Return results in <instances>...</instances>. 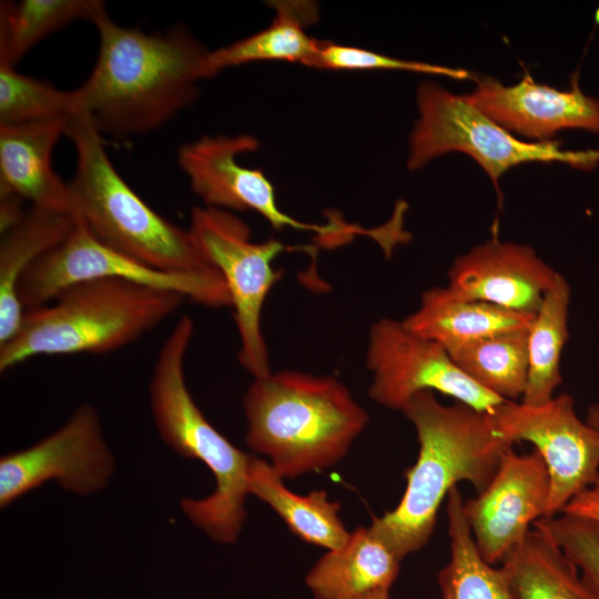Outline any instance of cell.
<instances>
[{"instance_id": "obj_1", "label": "cell", "mask_w": 599, "mask_h": 599, "mask_svg": "<svg viewBox=\"0 0 599 599\" xmlns=\"http://www.w3.org/2000/svg\"><path fill=\"white\" fill-rule=\"evenodd\" d=\"M92 23L98 60L74 93L77 113L101 135L148 133L195 101L207 50L187 31L146 34L118 26L105 10Z\"/></svg>"}, {"instance_id": "obj_2", "label": "cell", "mask_w": 599, "mask_h": 599, "mask_svg": "<svg viewBox=\"0 0 599 599\" xmlns=\"http://www.w3.org/2000/svg\"><path fill=\"white\" fill-rule=\"evenodd\" d=\"M402 412L416 429L418 458L405 470L398 505L369 527L399 560L428 542L445 496L459 481L483 491L514 445L498 432L493 414L459 402L443 405L433 392L416 394Z\"/></svg>"}, {"instance_id": "obj_3", "label": "cell", "mask_w": 599, "mask_h": 599, "mask_svg": "<svg viewBox=\"0 0 599 599\" xmlns=\"http://www.w3.org/2000/svg\"><path fill=\"white\" fill-rule=\"evenodd\" d=\"M243 408L247 446L283 478L334 466L369 422L337 378L290 369L254 378Z\"/></svg>"}, {"instance_id": "obj_4", "label": "cell", "mask_w": 599, "mask_h": 599, "mask_svg": "<svg viewBox=\"0 0 599 599\" xmlns=\"http://www.w3.org/2000/svg\"><path fill=\"white\" fill-rule=\"evenodd\" d=\"M185 298L119 278H95L27 309L17 334L0 345V372L41 355L106 354L151 332Z\"/></svg>"}, {"instance_id": "obj_5", "label": "cell", "mask_w": 599, "mask_h": 599, "mask_svg": "<svg viewBox=\"0 0 599 599\" xmlns=\"http://www.w3.org/2000/svg\"><path fill=\"white\" fill-rule=\"evenodd\" d=\"M193 334V319L183 315L162 343L149 386L151 409L163 441L181 456L203 461L216 480L209 497L184 498L183 511L214 541L232 544L246 518L244 505L253 456L215 429L189 392L184 364Z\"/></svg>"}, {"instance_id": "obj_6", "label": "cell", "mask_w": 599, "mask_h": 599, "mask_svg": "<svg viewBox=\"0 0 599 599\" xmlns=\"http://www.w3.org/2000/svg\"><path fill=\"white\" fill-rule=\"evenodd\" d=\"M65 134L77 153L75 171L68 183L74 217L100 242L165 272L215 268L189 229L161 216L122 179L105 152L102 135L85 115L73 114Z\"/></svg>"}, {"instance_id": "obj_7", "label": "cell", "mask_w": 599, "mask_h": 599, "mask_svg": "<svg viewBox=\"0 0 599 599\" xmlns=\"http://www.w3.org/2000/svg\"><path fill=\"white\" fill-rule=\"evenodd\" d=\"M418 118L409 135L406 166L418 170L449 152L473 158L491 180L501 203L500 176L528 162H561L589 171L599 163V150H564L560 142L517 138L477 109L466 94H455L432 81L417 87Z\"/></svg>"}, {"instance_id": "obj_8", "label": "cell", "mask_w": 599, "mask_h": 599, "mask_svg": "<svg viewBox=\"0 0 599 599\" xmlns=\"http://www.w3.org/2000/svg\"><path fill=\"white\" fill-rule=\"evenodd\" d=\"M189 230L226 284L241 342L240 364L254 378L268 375L272 369L261 317L270 291L282 277L273 261L284 251L311 247L288 246L276 238L252 242L243 221L210 206L192 210Z\"/></svg>"}, {"instance_id": "obj_9", "label": "cell", "mask_w": 599, "mask_h": 599, "mask_svg": "<svg viewBox=\"0 0 599 599\" xmlns=\"http://www.w3.org/2000/svg\"><path fill=\"white\" fill-rule=\"evenodd\" d=\"M95 278H119L173 292L209 308L232 304L217 270L173 273L151 267L100 242L77 217L69 235L23 275L20 302L26 311L40 307L67 287Z\"/></svg>"}, {"instance_id": "obj_10", "label": "cell", "mask_w": 599, "mask_h": 599, "mask_svg": "<svg viewBox=\"0 0 599 599\" xmlns=\"http://www.w3.org/2000/svg\"><path fill=\"white\" fill-rule=\"evenodd\" d=\"M366 366L373 375L369 397L389 409L402 412L422 392H438L489 414L507 402L475 383L441 345L413 333L403 321L382 318L372 325Z\"/></svg>"}, {"instance_id": "obj_11", "label": "cell", "mask_w": 599, "mask_h": 599, "mask_svg": "<svg viewBox=\"0 0 599 599\" xmlns=\"http://www.w3.org/2000/svg\"><path fill=\"white\" fill-rule=\"evenodd\" d=\"M258 149L247 134L203 136L179 149L177 160L193 192L205 206L221 210L254 211L275 230L285 227L318 233L325 244L335 246L370 231L334 216L326 224L295 220L277 205L272 182L262 170L241 165L237 156Z\"/></svg>"}, {"instance_id": "obj_12", "label": "cell", "mask_w": 599, "mask_h": 599, "mask_svg": "<svg viewBox=\"0 0 599 599\" xmlns=\"http://www.w3.org/2000/svg\"><path fill=\"white\" fill-rule=\"evenodd\" d=\"M493 416L507 440L532 444L545 461L550 479L545 518L561 514L599 477V430L579 418L570 395L538 405L507 400Z\"/></svg>"}, {"instance_id": "obj_13", "label": "cell", "mask_w": 599, "mask_h": 599, "mask_svg": "<svg viewBox=\"0 0 599 599\" xmlns=\"http://www.w3.org/2000/svg\"><path fill=\"white\" fill-rule=\"evenodd\" d=\"M113 470L97 412L90 405L75 409L57 432L30 448L0 460V506L54 479L72 493L87 495L104 487Z\"/></svg>"}, {"instance_id": "obj_14", "label": "cell", "mask_w": 599, "mask_h": 599, "mask_svg": "<svg viewBox=\"0 0 599 599\" xmlns=\"http://www.w3.org/2000/svg\"><path fill=\"white\" fill-rule=\"evenodd\" d=\"M549 494V474L539 453L517 454L510 448L487 487L463 505L476 546L488 564H501L530 526L546 516Z\"/></svg>"}, {"instance_id": "obj_15", "label": "cell", "mask_w": 599, "mask_h": 599, "mask_svg": "<svg viewBox=\"0 0 599 599\" xmlns=\"http://www.w3.org/2000/svg\"><path fill=\"white\" fill-rule=\"evenodd\" d=\"M466 97L496 123L527 141H550L558 132L575 129L599 134V99L586 95L577 77L565 91L538 83L529 73L511 85L485 77Z\"/></svg>"}, {"instance_id": "obj_16", "label": "cell", "mask_w": 599, "mask_h": 599, "mask_svg": "<svg viewBox=\"0 0 599 599\" xmlns=\"http://www.w3.org/2000/svg\"><path fill=\"white\" fill-rule=\"evenodd\" d=\"M558 274L530 246L494 237L454 261L447 287L464 298L536 314Z\"/></svg>"}, {"instance_id": "obj_17", "label": "cell", "mask_w": 599, "mask_h": 599, "mask_svg": "<svg viewBox=\"0 0 599 599\" xmlns=\"http://www.w3.org/2000/svg\"><path fill=\"white\" fill-rule=\"evenodd\" d=\"M70 118L0 125L1 195H16L32 207L74 217L69 185L51 165L53 148L65 134Z\"/></svg>"}, {"instance_id": "obj_18", "label": "cell", "mask_w": 599, "mask_h": 599, "mask_svg": "<svg viewBox=\"0 0 599 599\" xmlns=\"http://www.w3.org/2000/svg\"><path fill=\"white\" fill-rule=\"evenodd\" d=\"M400 560L366 527H357L346 542L328 550L305 581L314 599L389 597Z\"/></svg>"}, {"instance_id": "obj_19", "label": "cell", "mask_w": 599, "mask_h": 599, "mask_svg": "<svg viewBox=\"0 0 599 599\" xmlns=\"http://www.w3.org/2000/svg\"><path fill=\"white\" fill-rule=\"evenodd\" d=\"M534 316L460 297L448 287H433L423 293L419 307L403 323L413 333L447 351L501 333L526 329Z\"/></svg>"}, {"instance_id": "obj_20", "label": "cell", "mask_w": 599, "mask_h": 599, "mask_svg": "<svg viewBox=\"0 0 599 599\" xmlns=\"http://www.w3.org/2000/svg\"><path fill=\"white\" fill-rule=\"evenodd\" d=\"M75 217L35 209L26 212L0 243V345L19 331L26 309L19 284L27 271L71 232Z\"/></svg>"}, {"instance_id": "obj_21", "label": "cell", "mask_w": 599, "mask_h": 599, "mask_svg": "<svg viewBox=\"0 0 599 599\" xmlns=\"http://www.w3.org/2000/svg\"><path fill=\"white\" fill-rule=\"evenodd\" d=\"M275 17L263 30L226 47L207 51L204 75L257 61H284L311 67L318 48L306 28L318 19V4L307 0L271 1Z\"/></svg>"}, {"instance_id": "obj_22", "label": "cell", "mask_w": 599, "mask_h": 599, "mask_svg": "<svg viewBox=\"0 0 599 599\" xmlns=\"http://www.w3.org/2000/svg\"><path fill=\"white\" fill-rule=\"evenodd\" d=\"M283 479L270 463L253 456L248 493L266 502L301 540L327 550L342 547L351 532L338 516L341 505L331 501L325 490L295 494Z\"/></svg>"}, {"instance_id": "obj_23", "label": "cell", "mask_w": 599, "mask_h": 599, "mask_svg": "<svg viewBox=\"0 0 599 599\" xmlns=\"http://www.w3.org/2000/svg\"><path fill=\"white\" fill-rule=\"evenodd\" d=\"M500 567L512 599H596L576 565L537 527L529 530Z\"/></svg>"}, {"instance_id": "obj_24", "label": "cell", "mask_w": 599, "mask_h": 599, "mask_svg": "<svg viewBox=\"0 0 599 599\" xmlns=\"http://www.w3.org/2000/svg\"><path fill=\"white\" fill-rule=\"evenodd\" d=\"M570 286L559 273L528 328V376L521 403L538 405L561 384L560 361L569 338Z\"/></svg>"}, {"instance_id": "obj_25", "label": "cell", "mask_w": 599, "mask_h": 599, "mask_svg": "<svg viewBox=\"0 0 599 599\" xmlns=\"http://www.w3.org/2000/svg\"><path fill=\"white\" fill-rule=\"evenodd\" d=\"M463 505L456 486L447 501L450 558L438 575L441 599H512L502 568H495L481 557Z\"/></svg>"}, {"instance_id": "obj_26", "label": "cell", "mask_w": 599, "mask_h": 599, "mask_svg": "<svg viewBox=\"0 0 599 599\" xmlns=\"http://www.w3.org/2000/svg\"><path fill=\"white\" fill-rule=\"evenodd\" d=\"M528 328L501 333L447 352L475 383L502 399L516 402L522 397L527 384Z\"/></svg>"}, {"instance_id": "obj_27", "label": "cell", "mask_w": 599, "mask_h": 599, "mask_svg": "<svg viewBox=\"0 0 599 599\" xmlns=\"http://www.w3.org/2000/svg\"><path fill=\"white\" fill-rule=\"evenodd\" d=\"M103 10V2L98 0L1 2L0 61L14 67L47 35L79 19L93 22Z\"/></svg>"}, {"instance_id": "obj_28", "label": "cell", "mask_w": 599, "mask_h": 599, "mask_svg": "<svg viewBox=\"0 0 599 599\" xmlns=\"http://www.w3.org/2000/svg\"><path fill=\"white\" fill-rule=\"evenodd\" d=\"M75 113L74 90H59L0 61V125L63 119Z\"/></svg>"}, {"instance_id": "obj_29", "label": "cell", "mask_w": 599, "mask_h": 599, "mask_svg": "<svg viewBox=\"0 0 599 599\" xmlns=\"http://www.w3.org/2000/svg\"><path fill=\"white\" fill-rule=\"evenodd\" d=\"M549 535L578 568L590 592L599 599V525L561 512L532 524Z\"/></svg>"}, {"instance_id": "obj_30", "label": "cell", "mask_w": 599, "mask_h": 599, "mask_svg": "<svg viewBox=\"0 0 599 599\" xmlns=\"http://www.w3.org/2000/svg\"><path fill=\"white\" fill-rule=\"evenodd\" d=\"M311 68L352 71L396 70L443 75L455 80L473 78L470 72L461 68L393 58L364 48L324 40L318 41Z\"/></svg>"}, {"instance_id": "obj_31", "label": "cell", "mask_w": 599, "mask_h": 599, "mask_svg": "<svg viewBox=\"0 0 599 599\" xmlns=\"http://www.w3.org/2000/svg\"><path fill=\"white\" fill-rule=\"evenodd\" d=\"M562 512L585 518L599 525V477L593 484L570 499Z\"/></svg>"}, {"instance_id": "obj_32", "label": "cell", "mask_w": 599, "mask_h": 599, "mask_svg": "<svg viewBox=\"0 0 599 599\" xmlns=\"http://www.w3.org/2000/svg\"><path fill=\"white\" fill-rule=\"evenodd\" d=\"M586 422L599 430V402L589 406Z\"/></svg>"}, {"instance_id": "obj_33", "label": "cell", "mask_w": 599, "mask_h": 599, "mask_svg": "<svg viewBox=\"0 0 599 599\" xmlns=\"http://www.w3.org/2000/svg\"><path fill=\"white\" fill-rule=\"evenodd\" d=\"M374 599H389V597H385V598H374Z\"/></svg>"}]
</instances>
